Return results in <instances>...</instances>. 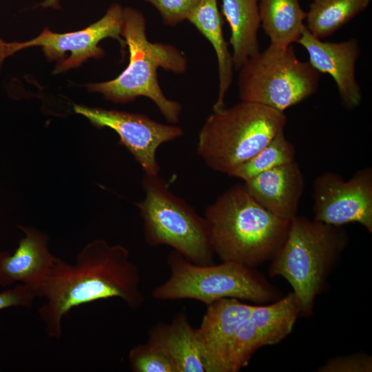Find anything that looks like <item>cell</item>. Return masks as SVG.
Wrapping results in <instances>:
<instances>
[{
  "mask_svg": "<svg viewBox=\"0 0 372 372\" xmlns=\"http://www.w3.org/2000/svg\"><path fill=\"white\" fill-rule=\"evenodd\" d=\"M287 121L284 112L241 101L207 117L198 134V154L210 169L229 176L283 131Z\"/></svg>",
  "mask_w": 372,
  "mask_h": 372,
  "instance_id": "5",
  "label": "cell"
},
{
  "mask_svg": "<svg viewBox=\"0 0 372 372\" xmlns=\"http://www.w3.org/2000/svg\"><path fill=\"white\" fill-rule=\"evenodd\" d=\"M148 336L168 356L176 372H205L196 329L185 312L176 314L169 324L154 325Z\"/></svg>",
  "mask_w": 372,
  "mask_h": 372,
  "instance_id": "17",
  "label": "cell"
},
{
  "mask_svg": "<svg viewBox=\"0 0 372 372\" xmlns=\"http://www.w3.org/2000/svg\"><path fill=\"white\" fill-rule=\"evenodd\" d=\"M371 0H313L306 16V28L321 39L332 35L370 4Z\"/></svg>",
  "mask_w": 372,
  "mask_h": 372,
  "instance_id": "21",
  "label": "cell"
},
{
  "mask_svg": "<svg viewBox=\"0 0 372 372\" xmlns=\"http://www.w3.org/2000/svg\"><path fill=\"white\" fill-rule=\"evenodd\" d=\"M18 227L25 236L14 252H0V285L7 287L19 282L36 293L57 258L49 251L47 235L33 227Z\"/></svg>",
  "mask_w": 372,
  "mask_h": 372,
  "instance_id": "15",
  "label": "cell"
},
{
  "mask_svg": "<svg viewBox=\"0 0 372 372\" xmlns=\"http://www.w3.org/2000/svg\"><path fill=\"white\" fill-rule=\"evenodd\" d=\"M76 114L87 118L94 125L114 130L122 143L132 154L145 174L158 175L160 165L156 154L163 143L181 137L183 130L167 125L137 113L88 107L74 105Z\"/></svg>",
  "mask_w": 372,
  "mask_h": 372,
  "instance_id": "11",
  "label": "cell"
},
{
  "mask_svg": "<svg viewBox=\"0 0 372 372\" xmlns=\"http://www.w3.org/2000/svg\"><path fill=\"white\" fill-rule=\"evenodd\" d=\"M261 25L270 45L287 47L297 42L306 28L299 0H258Z\"/></svg>",
  "mask_w": 372,
  "mask_h": 372,
  "instance_id": "20",
  "label": "cell"
},
{
  "mask_svg": "<svg viewBox=\"0 0 372 372\" xmlns=\"http://www.w3.org/2000/svg\"><path fill=\"white\" fill-rule=\"evenodd\" d=\"M253 307L236 298H223L207 305L200 325L196 329L205 372H224L231 340Z\"/></svg>",
  "mask_w": 372,
  "mask_h": 372,
  "instance_id": "14",
  "label": "cell"
},
{
  "mask_svg": "<svg viewBox=\"0 0 372 372\" xmlns=\"http://www.w3.org/2000/svg\"><path fill=\"white\" fill-rule=\"evenodd\" d=\"M296 148L286 138L284 130L251 158L240 165L230 175L246 182L258 174L295 161Z\"/></svg>",
  "mask_w": 372,
  "mask_h": 372,
  "instance_id": "22",
  "label": "cell"
},
{
  "mask_svg": "<svg viewBox=\"0 0 372 372\" xmlns=\"http://www.w3.org/2000/svg\"><path fill=\"white\" fill-rule=\"evenodd\" d=\"M222 12L231 30L234 68L239 70L249 58L260 52L258 0H222Z\"/></svg>",
  "mask_w": 372,
  "mask_h": 372,
  "instance_id": "19",
  "label": "cell"
},
{
  "mask_svg": "<svg viewBox=\"0 0 372 372\" xmlns=\"http://www.w3.org/2000/svg\"><path fill=\"white\" fill-rule=\"evenodd\" d=\"M318 372H371L372 357L364 352L330 358L320 366Z\"/></svg>",
  "mask_w": 372,
  "mask_h": 372,
  "instance_id": "24",
  "label": "cell"
},
{
  "mask_svg": "<svg viewBox=\"0 0 372 372\" xmlns=\"http://www.w3.org/2000/svg\"><path fill=\"white\" fill-rule=\"evenodd\" d=\"M144 198L136 205L143 220V235L151 247L167 245L197 265L214 263L204 217L173 194L159 175L143 178Z\"/></svg>",
  "mask_w": 372,
  "mask_h": 372,
  "instance_id": "7",
  "label": "cell"
},
{
  "mask_svg": "<svg viewBox=\"0 0 372 372\" xmlns=\"http://www.w3.org/2000/svg\"><path fill=\"white\" fill-rule=\"evenodd\" d=\"M145 30L146 21L140 11L123 8L121 36L129 49V64L116 79L86 87L90 92L101 93L114 103H125L140 96L148 98L168 122L177 123L182 105L165 96L158 81L157 70L161 67L176 74H183L187 69V59L173 45L148 41Z\"/></svg>",
  "mask_w": 372,
  "mask_h": 372,
  "instance_id": "4",
  "label": "cell"
},
{
  "mask_svg": "<svg viewBox=\"0 0 372 372\" xmlns=\"http://www.w3.org/2000/svg\"><path fill=\"white\" fill-rule=\"evenodd\" d=\"M188 20L211 43L218 60V94L213 111L225 107V97L233 81L231 54L223 33L222 19L217 0H200L187 17Z\"/></svg>",
  "mask_w": 372,
  "mask_h": 372,
  "instance_id": "18",
  "label": "cell"
},
{
  "mask_svg": "<svg viewBox=\"0 0 372 372\" xmlns=\"http://www.w3.org/2000/svg\"><path fill=\"white\" fill-rule=\"evenodd\" d=\"M128 360L133 372H176L165 352L149 340L133 347L129 352Z\"/></svg>",
  "mask_w": 372,
  "mask_h": 372,
  "instance_id": "23",
  "label": "cell"
},
{
  "mask_svg": "<svg viewBox=\"0 0 372 372\" xmlns=\"http://www.w3.org/2000/svg\"><path fill=\"white\" fill-rule=\"evenodd\" d=\"M296 43L307 50L313 68L333 78L344 106L348 110L358 107L362 93L355 79V64L360 53L358 40L322 41L305 28Z\"/></svg>",
  "mask_w": 372,
  "mask_h": 372,
  "instance_id": "13",
  "label": "cell"
},
{
  "mask_svg": "<svg viewBox=\"0 0 372 372\" xmlns=\"http://www.w3.org/2000/svg\"><path fill=\"white\" fill-rule=\"evenodd\" d=\"M313 220L334 226L357 223L372 233V168L357 170L349 179L327 171L313 186Z\"/></svg>",
  "mask_w": 372,
  "mask_h": 372,
  "instance_id": "9",
  "label": "cell"
},
{
  "mask_svg": "<svg viewBox=\"0 0 372 372\" xmlns=\"http://www.w3.org/2000/svg\"><path fill=\"white\" fill-rule=\"evenodd\" d=\"M244 185L261 206L278 218L291 221L298 215L305 181L296 161L265 171Z\"/></svg>",
  "mask_w": 372,
  "mask_h": 372,
  "instance_id": "16",
  "label": "cell"
},
{
  "mask_svg": "<svg viewBox=\"0 0 372 372\" xmlns=\"http://www.w3.org/2000/svg\"><path fill=\"white\" fill-rule=\"evenodd\" d=\"M46 5L50 7H58L59 5V0H45V1Z\"/></svg>",
  "mask_w": 372,
  "mask_h": 372,
  "instance_id": "28",
  "label": "cell"
},
{
  "mask_svg": "<svg viewBox=\"0 0 372 372\" xmlns=\"http://www.w3.org/2000/svg\"><path fill=\"white\" fill-rule=\"evenodd\" d=\"M167 265L168 278L151 292L158 300L191 299L209 305L223 298H236L263 304L282 297L254 267L238 262L197 265L172 250Z\"/></svg>",
  "mask_w": 372,
  "mask_h": 372,
  "instance_id": "6",
  "label": "cell"
},
{
  "mask_svg": "<svg viewBox=\"0 0 372 372\" xmlns=\"http://www.w3.org/2000/svg\"><path fill=\"white\" fill-rule=\"evenodd\" d=\"M239 70L240 100L280 112L316 93L321 75L296 56L292 45H269L249 58Z\"/></svg>",
  "mask_w": 372,
  "mask_h": 372,
  "instance_id": "8",
  "label": "cell"
},
{
  "mask_svg": "<svg viewBox=\"0 0 372 372\" xmlns=\"http://www.w3.org/2000/svg\"><path fill=\"white\" fill-rule=\"evenodd\" d=\"M300 316V304L292 291L269 304L254 305L231 340L224 372L239 371L258 349L282 341L293 331Z\"/></svg>",
  "mask_w": 372,
  "mask_h": 372,
  "instance_id": "10",
  "label": "cell"
},
{
  "mask_svg": "<svg viewBox=\"0 0 372 372\" xmlns=\"http://www.w3.org/2000/svg\"><path fill=\"white\" fill-rule=\"evenodd\" d=\"M36 294L45 299L39 315L48 336L56 340L62 335L63 317L74 307L118 298L136 309L145 302L139 269L129 251L103 239L87 243L74 264L57 258Z\"/></svg>",
  "mask_w": 372,
  "mask_h": 372,
  "instance_id": "1",
  "label": "cell"
},
{
  "mask_svg": "<svg viewBox=\"0 0 372 372\" xmlns=\"http://www.w3.org/2000/svg\"><path fill=\"white\" fill-rule=\"evenodd\" d=\"M200 0H145L154 6L164 23L174 26L187 19Z\"/></svg>",
  "mask_w": 372,
  "mask_h": 372,
  "instance_id": "25",
  "label": "cell"
},
{
  "mask_svg": "<svg viewBox=\"0 0 372 372\" xmlns=\"http://www.w3.org/2000/svg\"><path fill=\"white\" fill-rule=\"evenodd\" d=\"M19 50L17 42H6L0 38V69L3 61Z\"/></svg>",
  "mask_w": 372,
  "mask_h": 372,
  "instance_id": "27",
  "label": "cell"
},
{
  "mask_svg": "<svg viewBox=\"0 0 372 372\" xmlns=\"http://www.w3.org/2000/svg\"><path fill=\"white\" fill-rule=\"evenodd\" d=\"M204 218L214 255L254 268L276 255L290 223L261 206L244 183L222 193L206 208Z\"/></svg>",
  "mask_w": 372,
  "mask_h": 372,
  "instance_id": "2",
  "label": "cell"
},
{
  "mask_svg": "<svg viewBox=\"0 0 372 372\" xmlns=\"http://www.w3.org/2000/svg\"><path fill=\"white\" fill-rule=\"evenodd\" d=\"M349 242L342 227L298 215L290 221L287 238L271 260L269 273L290 284L300 302L301 316L313 314L316 297L327 287L329 276Z\"/></svg>",
  "mask_w": 372,
  "mask_h": 372,
  "instance_id": "3",
  "label": "cell"
},
{
  "mask_svg": "<svg viewBox=\"0 0 372 372\" xmlns=\"http://www.w3.org/2000/svg\"><path fill=\"white\" fill-rule=\"evenodd\" d=\"M35 291L30 287L19 284L0 292V310L13 307H32Z\"/></svg>",
  "mask_w": 372,
  "mask_h": 372,
  "instance_id": "26",
  "label": "cell"
},
{
  "mask_svg": "<svg viewBox=\"0 0 372 372\" xmlns=\"http://www.w3.org/2000/svg\"><path fill=\"white\" fill-rule=\"evenodd\" d=\"M123 23V8L114 3L101 19L83 30L59 34L45 28L34 39L17 42V46L19 51L41 46L46 57L52 60L62 58L66 52H70L69 58L63 59L56 66L54 74H58L78 67L90 58H101L104 50L98 44L105 38L115 39L124 47L125 42L121 37Z\"/></svg>",
  "mask_w": 372,
  "mask_h": 372,
  "instance_id": "12",
  "label": "cell"
}]
</instances>
